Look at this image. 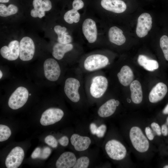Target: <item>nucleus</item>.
I'll use <instances>...</instances> for the list:
<instances>
[{"label": "nucleus", "mask_w": 168, "mask_h": 168, "mask_svg": "<svg viewBox=\"0 0 168 168\" xmlns=\"http://www.w3.org/2000/svg\"><path fill=\"white\" fill-rule=\"evenodd\" d=\"M51 153L50 148L48 147H44L41 149V154L39 158L44 159L48 158Z\"/></svg>", "instance_id": "nucleus-31"}, {"label": "nucleus", "mask_w": 168, "mask_h": 168, "mask_svg": "<svg viewBox=\"0 0 168 168\" xmlns=\"http://www.w3.org/2000/svg\"><path fill=\"white\" fill-rule=\"evenodd\" d=\"M151 126L152 129L158 136L161 135V130L159 125L155 122L152 123L151 124Z\"/></svg>", "instance_id": "nucleus-36"}, {"label": "nucleus", "mask_w": 168, "mask_h": 168, "mask_svg": "<svg viewBox=\"0 0 168 168\" xmlns=\"http://www.w3.org/2000/svg\"><path fill=\"white\" fill-rule=\"evenodd\" d=\"M18 11L17 7L15 5L10 4L7 7L4 4H0V16L6 17L16 13Z\"/></svg>", "instance_id": "nucleus-26"}, {"label": "nucleus", "mask_w": 168, "mask_h": 168, "mask_svg": "<svg viewBox=\"0 0 168 168\" xmlns=\"http://www.w3.org/2000/svg\"><path fill=\"white\" fill-rule=\"evenodd\" d=\"M35 52V46L32 40L27 36L23 38L20 43V59L23 61L31 60Z\"/></svg>", "instance_id": "nucleus-9"}, {"label": "nucleus", "mask_w": 168, "mask_h": 168, "mask_svg": "<svg viewBox=\"0 0 168 168\" xmlns=\"http://www.w3.org/2000/svg\"><path fill=\"white\" fill-rule=\"evenodd\" d=\"M105 149L109 156L116 160L123 159L127 152L125 147L119 142L115 140L108 141L105 144Z\"/></svg>", "instance_id": "nucleus-6"}, {"label": "nucleus", "mask_w": 168, "mask_h": 168, "mask_svg": "<svg viewBox=\"0 0 168 168\" xmlns=\"http://www.w3.org/2000/svg\"><path fill=\"white\" fill-rule=\"evenodd\" d=\"M42 0H33V5L34 9L36 11L40 12H44L41 9V4Z\"/></svg>", "instance_id": "nucleus-35"}, {"label": "nucleus", "mask_w": 168, "mask_h": 168, "mask_svg": "<svg viewBox=\"0 0 168 168\" xmlns=\"http://www.w3.org/2000/svg\"><path fill=\"white\" fill-rule=\"evenodd\" d=\"M0 52L3 58L10 61L15 60L19 56L20 43L16 40L11 41L8 46L2 47Z\"/></svg>", "instance_id": "nucleus-12"}, {"label": "nucleus", "mask_w": 168, "mask_h": 168, "mask_svg": "<svg viewBox=\"0 0 168 168\" xmlns=\"http://www.w3.org/2000/svg\"><path fill=\"white\" fill-rule=\"evenodd\" d=\"M129 136L133 145L138 151L144 152L148 150L149 142L140 128L136 126L132 127Z\"/></svg>", "instance_id": "nucleus-4"}, {"label": "nucleus", "mask_w": 168, "mask_h": 168, "mask_svg": "<svg viewBox=\"0 0 168 168\" xmlns=\"http://www.w3.org/2000/svg\"><path fill=\"white\" fill-rule=\"evenodd\" d=\"M44 141L47 144L53 148H55L57 146L58 142L55 138L52 135H49L46 137Z\"/></svg>", "instance_id": "nucleus-30"}, {"label": "nucleus", "mask_w": 168, "mask_h": 168, "mask_svg": "<svg viewBox=\"0 0 168 168\" xmlns=\"http://www.w3.org/2000/svg\"><path fill=\"white\" fill-rule=\"evenodd\" d=\"M29 95L28 91L25 87H18L9 98V106L13 110H17L22 107L27 102Z\"/></svg>", "instance_id": "nucleus-5"}, {"label": "nucleus", "mask_w": 168, "mask_h": 168, "mask_svg": "<svg viewBox=\"0 0 168 168\" xmlns=\"http://www.w3.org/2000/svg\"><path fill=\"white\" fill-rule=\"evenodd\" d=\"M160 44L165 59L168 61V37L167 36L163 35L161 37Z\"/></svg>", "instance_id": "nucleus-28"}, {"label": "nucleus", "mask_w": 168, "mask_h": 168, "mask_svg": "<svg viewBox=\"0 0 168 168\" xmlns=\"http://www.w3.org/2000/svg\"><path fill=\"white\" fill-rule=\"evenodd\" d=\"M2 73L1 70L0 71V78L1 79L2 76Z\"/></svg>", "instance_id": "nucleus-44"}, {"label": "nucleus", "mask_w": 168, "mask_h": 168, "mask_svg": "<svg viewBox=\"0 0 168 168\" xmlns=\"http://www.w3.org/2000/svg\"><path fill=\"white\" fill-rule=\"evenodd\" d=\"M106 127L105 124H102L97 128L96 134L99 138L103 137L106 132Z\"/></svg>", "instance_id": "nucleus-33"}, {"label": "nucleus", "mask_w": 168, "mask_h": 168, "mask_svg": "<svg viewBox=\"0 0 168 168\" xmlns=\"http://www.w3.org/2000/svg\"><path fill=\"white\" fill-rule=\"evenodd\" d=\"M119 82L122 86H126L133 81L134 74L131 69L127 65L121 67L116 74Z\"/></svg>", "instance_id": "nucleus-17"}, {"label": "nucleus", "mask_w": 168, "mask_h": 168, "mask_svg": "<svg viewBox=\"0 0 168 168\" xmlns=\"http://www.w3.org/2000/svg\"><path fill=\"white\" fill-rule=\"evenodd\" d=\"M24 157L23 149L20 147L13 148L7 156L5 165L7 168H17L21 164Z\"/></svg>", "instance_id": "nucleus-10"}, {"label": "nucleus", "mask_w": 168, "mask_h": 168, "mask_svg": "<svg viewBox=\"0 0 168 168\" xmlns=\"http://www.w3.org/2000/svg\"><path fill=\"white\" fill-rule=\"evenodd\" d=\"M164 168H168V165H166L164 167Z\"/></svg>", "instance_id": "nucleus-45"}, {"label": "nucleus", "mask_w": 168, "mask_h": 168, "mask_svg": "<svg viewBox=\"0 0 168 168\" xmlns=\"http://www.w3.org/2000/svg\"><path fill=\"white\" fill-rule=\"evenodd\" d=\"M44 69L45 77L52 82L57 81L61 75L59 64L53 58H49L45 60L44 63Z\"/></svg>", "instance_id": "nucleus-7"}, {"label": "nucleus", "mask_w": 168, "mask_h": 168, "mask_svg": "<svg viewBox=\"0 0 168 168\" xmlns=\"http://www.w3.org/2000/svg\"><path fill=\"white\" fill-rule=\"evenodd\" d=\"M70 141L75 149L78 151H82L87 149L91 142L89 137L81 136L77 134L72 135Z\"/></svg>", "instance_id": "nucleus-19"}, {"label": "nucleus", "mask_w": 168, "mask_h": 168, "mask_svg": "<svg viewBox=\"0 0 168 168\" xmlns=\"http://www.w3.org/2000/svg\"><path fill=\"white\" fill-rule=\"evenodd\" d=\"M86 96L94 99H101L106 94L109 81L102 70L84 75Z\"/></svg>", "instance_id": "nucleus-1"}, {"label": "nucleus", "mask_w": 168, "mask_h": 168, "mask_svg": "<svg viewBox=\"0 0 168 168\" xmlns=\"http://www.w3.org/2000/svg\"><path fill=\"white\" fill-rule=\"evenodd\" d=\"M79 62L77 66L84 75L102 70L110 64L108 57L99 53L90 54Z\"/></svg>", "instance_id": "nucleus-3"}, {"label": "nucleus", "mask_w": 168, "mask_h": 168, "mask_svg": "<svg viewBox=\"0 0 168 168\" xmlns=\"http://www.w3.org/2000/svg\"><path fill=\"white\" fill-rule=\"evenodd\" d=\"M161 132L164 136H166L168 133V129L166 125L164 124L162 125Z\"/></svg>", "instance_id": "nucleus-41"}, {"label": "nucleus", "mask_w": 168, "mask_h": 168, "mask_svg": "<svg viewBox=\"0 0 168 168\" xmlns=\"http://www.w3.org/2000/svg\"><path fill=\"white\" fill-rule=\"evenodd\" d=\"M63 91L68 98L74 103L79 102L82 97L86 96L84 74L77 66L73 69L72 75L66 79Z\"/></svg>", "instance_id": "nucleus-2"}, {"label": "nucleus", "mask_w": 168, "mask_h": 168, "mask_svg": "<svg viewBox=\"0 0 168 168\" xmlns=\"http://www.w3.org/2000/svg\"><path fill=\"white\" fill-rule=\"evenodd\" d=\"M11 134V131L9 127L4 125H0V142L7 140Z\"/></svg>", "instance_id": "nucleus-27"}, {"label": "nucleus", "mask_w": 168, "mask_h": 168, "mask_svg": "<svg viewBox=\"0 0 168 168\" xmlns=\"http://www.w3.org/2000/svg\"><path fill=\"white\" fill-rule=\"evenodd\" d=\"M163 113L164 114H168V104L163 110Z\"/></svg>", "instance_id": "nucleus-42"}, {"label": "nucleus", "mask_w": 168, "mask_h": 168, "mask_svg": "<svg viewBox=\"0 0 168 168\" xmlns=\"http://www.w3.org/2000/svg\"><path fill=\"white\" fill-rule=\"evenodd\" d=\"M54 30L58 35L57 40L58 43L67 44L70 43L72 42V38L68 34L67 28L65 27L57 25L54 27Z\"/></svg>", "instance_id": "nucleus-24"}, {"label": "nucleus", "mask_w": 168, "mask_h": 168, "mask_svg": "<svg viewBox=\"0 0 168 168\" xmlns=\"http://www.w3.org/2000/svg\"><path fill=\"white\" fill-rule=\"evenodd\" d=\"M83 34L90 43H94L97 38V31L95 22L92 19H85L82 25Z\"/></svg>", "instance_id": "nucleus-13"}, {"label": "nucleus", "mask_w": 168, "mask_h": 168, "mask_svg": "<svg viewBox=\"0 0 168 168\" xmlns=\"http://www.w3.org/2000/svg\"><path fill=\"white\" fill-rule=\"evenodd\" d=\"M152 18L147 13L142 14L138 17L136 29V33L140 38L145 36L152 27Z\"/></svg>", "instance_id": "nucleus-11"}, {"label": "nucleus", "mask_w": 168, "mask_h": 168, "mask_svg": "<svg viewBox=\"0 0 168 168\" xmlns=\"http://www.w3.org/2000/svg\"><path fill=\"white\" fill-rule=\"evenodd\" d=\"M90 163L89 158L85 156H82L78 159L73 167V168H87Z\"/></svg>", "instance_id": "nucleus-29"}, {"label": "nucleus", "mask_w": 168, "mask_h": 168, "mask_svg": "<svg viewBox=\"0 0 168 168\" xmlns=\"http://www.w3.org/2000/svg\"><path fill=\"white\" fill-rule=\"evenodd\" d=\"M108 36L110 41L117 45H122L126 41L123 31L116 26L112 27L110 29Z\"/></svg>", "instance_id": "nucleus-20"}, {"label": "nucleus", "mask_w": 168, "mask_h": 168, "mask_svg": "<svg viewBox=\"0 0 168 168\" xmlns=\"http://www.w3.org/2000/svg\"><path fill=\"white\" fill-rule=\"evenodd\" d=\"M41 149L39 147H37L33 152L31 155L32 158L35 159L39 158L41 152Z\"/></svg>", "instance_id": "nucleus-37"}, {"label": "nucleus", "mask_w": 168, "mask_h": 168, "mask_svg": "<svg viewBox=\"0 0 168 168\" xmlns=\"http://www.w3.org/2000/svg\"><path fill=\"white\" fill-rule=\"evenodd\" d=\"M131 98L133 102L139 104L142 100L143 94L142 86L139 82L137 80L133 81L130 84Z\"/></svg>", "instance_id": "nucleus-22"}, {"label": "nucleus", "mask_w": 168, "mask_h": 168, "mask_svg": "<svg viewBox=\"0 0 168 168\" xmlns=\"http://www.w3.org/2000/svg\"><path fill=\"white\" fill-rule=\"evenodd\" d=\"M58 142L62 146H66L69 143L68 138L66 136H63L59 139Z\"/></svg>", "instance_id": "nucleus-39"}, {"label": "nucleus", "mask_w": 168, "mask_h": 168, "mask_svg": "<svg viewBox=\"0 0 168 168\" xmlns=\"http://www.w3.org/2000/svg\"><path fill=\"white\" fill-rule=\"evenodd\" d=\"M145 132L148 138L150 140H152L154 138V136L152 131L149 127H147L145 129Z\"/></svg>", "instance_id": "nucleus-38"}, {"label": "nucleus", "mask_w": 168, "mask_h": 168, "mask_svg": "<svg viewBox=\"0 0 168 168\" xmlns=\"http://www.w3.org/2000/svg\"><path fill=\"white\" fill-rule=\"evenodd\" d=\"M119 104V101L114 99L107 100L99 107L97 111L98 114L102 118L112 115L115 111Z\"/></svg>", "instance_id": "nucleus-14"}, {"label": "nucleus", "mask_w": 168, "mask_h": 168, "mask_svg": "<svg viewBox=\"0 0 168 168\" xmlns=\"http://www.w3.org/2000/svg\"><path fill=\"white\" fill-rule=\"evenodd\" d=\"M31 95V94H29V96H30Z\"/></svg>", "instance_id": "nucleus-47"}, {"label": "nucleus", "mask_w": 168, "mask_h": 168, "mask_svg": "<svg viewBox=\"0 0 168 168\" xmlns=\"http://www.w3.org/2000/svg\"><path fill=\"white\" fill-rule=\"evenodd\" d=\"M80 16L77 11L72 9L66 12L64 16V19L66 22L70 24L73 22H78L80 19Z\"/></svg>", "instance_id": "nucleus-25"}, {"label": "nucleus", "mask_w": 168, "mask_h": 168, "mask_svg": "<svg viewBox=\"0 0 168 168\" xmlns=\"http://www.w3.org/2000/svg\"><path fill=\"white\" fill-rule=\"evenodd\" d=\"M76 161V157L73 153L65 152L62 153L57 160L56 166L57 168L73 167Z\"/></svg>", "instance_id": "nucleus-18"}, {"label": "nucleus", "mask_w": 168, "mask_h": 168, "mask_svg": "<svg viewBox=\"0 0 168 168\" xmlns=\"http://www.w3.org/2000/svg\"><path fill=\"white\" fill-rule=\"evenodd\" d=\"M63 110L58 108H51L45 110L42 114L40 123L43 126L54 124L60 121L64 115Z\"/></svg>", "instance_id": "nucleus-8"}, {"label": "nucleus", "mask_w": 168, "mask_h": 168, "mask_svg": "<svg viewBox=\"0 0 168 168\" xmlns=\"http://www.w3.org/2000/svg\"><path fill=\"white\" fill-rule=\"evenodd\" d=\"M9 0H0L1 3H6L9 1Z\"/></svg>", "instance_id": "nucleus-43"}, {"label": "nucleus", "mask_w": 168, "mask_h": 168, "mask_svg": "<svg viewBox=\"0 0 168 168\" xmlns=\"http://www.w3.org/2000/svg\"><path fill=\"white\" fill-rule=\"evenodd\" d=\"M90 127L91 133L94 135L96 134L98 128L96 124L94 123H92L90 124Z\"/></svg>", "instance_id": "nucleus-40"}, {"label": "nucleus", "mask_w": 168, "mask_h": 168, "mask_svg": "<svg viewBox=\"0 0 168 168\" xmlns=\"http://www.w3.org/2000/svg\"><path fill=\"white\" fill-rule=\"evenodd\" d=\"M101 4L105 9L117 13L124 12L127 7L125 3L121 0H101Z\"/></svg>", "instance_id": "nucleus-15"}, {"label": "nucleus", "mask_w": 168, "mask_h": 168, "mask_svg": "<svg viewBox=\"0 0 168 168\" xmlns=\"http://www.w3.org/2000/svg\"><path fill=\"white\" fill-rule=\"evenodd\" d=\"M138 62L139 65L148 71H153L159 67L158 63L156 60L151 59L144 55H139Z\"/></svg>", "instance_id": "nucleus-23"}, {"label": "nucleus", "mask_w": 168, "mask_h": 168, "mask_svg": "<svg viewBox=\"0 0 168 168\" xmlns=\"http://www.w3.org/2000/svg\"><path fill=\"white\" fill-rule=\"evenodd\" d=\"M167 123L168 124V117H167Z\"/></svg>", "instance_id": "nucleus-46"}, {"label": "nucleus", "mask_w": 168, "mask_h": 168, "mask_svg": "<svg viewBox=\"0 0 168 168\" xmlns=\"http://www.w3.org/2000/svg\"><path fill=\"white\" fill-rule=\"evenodd\" d=\"M84 5V2L82 0H74L72 3V9L78 11L82 8Z\"/></svg>", "instance_id": "nucleus-34"}, {"label": "nucleus", "mask_w": 168, "mask_h": 168, "mask_svg": "<svg viewBox=\"0 0 168 168\" xmlns=\"http://www.w3.org/2000/svg\"><path fill=\"white\" fill-rule=\"evenodd\" d=\"M52 8V4L49 0H44L41 4V9L44 12L50 10Z\"/></svg>", "instance_id": "nucleus-32"}, {"label": "nucleus", "mask_w": 168, "mask_h": 168, "mask_svg": "<svg viewBox=\"0 0 168 168\" xmlns=\"http://www.w3.org/2000/svg\"><path fill=\"white\" fill-rule=\"evenodd\" d=\"M167 92L166 85L162 82L158 83L152 88L149 93V101L152 103L159 101L164 98Z\"/></svg>", "instance_id": "nucleus-16"}, {"label": "nucleus", "mask_w": 168, "mask_h": 168, "mask_svg": "<svg viewBox=\"0 0 168 168\" xmlns=\"http://www.w3.org/2000/svg\"><path fill=\"white\" fill-rule=\"evenodd\" d=\"M73 48V45L70 43H57L53 46L52 54L54 58L60 60L63 58L66 53L71 51Z\"/></svg>", "instance_id": "nucleus-21"}]
</instances>
